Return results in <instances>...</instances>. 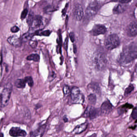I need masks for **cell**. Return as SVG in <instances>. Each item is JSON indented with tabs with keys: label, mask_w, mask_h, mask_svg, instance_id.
Here are the masks:
<instances>
[{
	"label": "cell",
	"mask_w": 137,
	"mask_h": 137,
	"mask_svg": "<svg viewBox=\"0 0 137 137\" xmlns=\"http://www.w3.org/2000/svg\"><path fill=\"white\" fill-rule=\"evenodd\" d=\"M13 90V86L10 83L7 84L1 93V107H6L8 104Z\"/></svg>",
	"instance_id": "6da1fadb"
},
{
	"label": "cell",
	"mask_w": 137,
	"mask_h": 137,
	"mask_svg": "<svg viewBox=\"0 0 137 137\" xmlns=\"http://www.w3.org/2000/svg\"><path fill=\"white\" fill-rule=\"evenodd\" d=\"M120 44V38L116 34L110 35L107 37L105 41V46L108 50H112L116 48Z\"/></svg>",
	"instance_id": "7a4b0ae2"
},
{
	"label": "cell",
	"mask_w": 137,
	"mask_h": 137,
	"mask_svg": "<svg viewBox=\"0 0 137 137\" xmlns=\"http://www.w3.org/2000/svg\"><path fill=\"white\" fill-rule=\"evenodd\" d=\"M71 96L72 102L75 104H82L84 101V97L82 94L80 93L78 87H73L71 91Z\"/></svg>",
	"instance_id": "3957f363"
},
{
	"label": "cell",
	"mask_w": 137,
	"mask_h": 137,
	"mask_svg": "<svg viewBox=\"0 0 137 137\" xmlns=\"http://www.w3.org/2000/svg\"><path fill=\"white\" fill-rule=\"evenodd\" d=\"M99 5L98 2H93L89 5L85 10V14L88 16H93L98 12Z\"/></svg>",
	"instance_id": "277c9868"
},
{
	"label": "cell",
	"mask_w": 137,
	"mask_h": 137,
	"mask_svg": "<svg viewBox=\"0 0 137 137\" xmlns=\"http://www.w3.org/2000/svg\"><path fill=\"white\" fill-rule=\"evenodd\" d=\"M134 48L129 49L128 51H127L126 53L124 54L123 56L124 60H125L127 63H128L137 57V49L136 48L134 50Z\"/></svg>",
	"instance_id": "5b68a950"
},
{
	"label": "cell",
	"mask_w": 137,
	"mask_h": 137,
	"mask_svg": "<svg viewBox=\"0 0 137 137\" xmlns=\"http://www.w3.org/2000/svg\"><path fill=\"white\" fill-rule=\"evenodd\" d=\"M9 134L13 137H24L27 135V133L20 128L13 127L10 130Z\"/></svg>",
	"instance_id": "8992f818"
},
{
	"label": "cell",
	"mask_w": 137,
	"mask_h": 137,
	"mask_svg": "<svg viewBox=\"0 0 137 137\" xmlns=\"http://www.w3.org/2000/svg\"><path fill=\"white\" fill-rule=\"evenodd\" d=\"M106 31L107 29L104 26L101 24H96L93 27L91 33L93 36H98L105 34Z\"/></svg>",
	"instance_id": "52a82bcc"
},
{
	"label": "cell",
	"mask_w": 137,
	"mask_h": 137,
	"mask_svg": "<svg viewBox=\"0 0 137 137\" xmlns=\"http://www.w3.org/2000/svg\"><path fill=\"white\" fill-rule=\"evenodd\" d=\"M99 114V111L98 109L93 107H87L84 113V116L88 117L90 119H94L98 116Z\"/></svg>",
	"instance_id": "ba28073f"
},
{
	"label": "cell",
	"mask_w": 137,
	"mask_h": 137,
	"mask_svg": "<svg viewBox=\"0 0 137 137\" xmlns=\"http://www.w3.org/2000/svg\"><path fill=\"white\" fill-rule=\"evenodd\" d=\"M113 106L109 101H106L103 103L101 107V112L103 115L109 114L112 110Z\"/></svg>",
	"instance_id": "9c48e42d"
},
{
	"label": "cell",
	"mask_w": 137,
	"mask_h": 137,
	"mask_svg": "<svg viewBox=\"0 0 137 137\" xmlns=\"http://www.w3.org/2000/svg\"><path fill=\"white\" fill-rule=\"evenodd\" d=\"M7 41L11 46L16 47L21 46L23 42L21 39L19 38L16 35H13L8 37Z\"/></svg>",
	"instance_id": "30bf717a"
},
{
	"label": "cell",
	"mask_w": 137,
	"mask_h": 137,
	"mask_svg": "<svg viewBox=\"0 0 137 137\" xmlns=\"http://www.w3.org/2000/svg\"><path fill=\"white\" fill-rule=\"evenodd\" d=\"M84 16V11L81 5L77 4L75 8L74 16L77 21H81Z\"/></svg>",
	"instance_id": "8fae6325"
},
{
	"label": "cell",
	"mask_w": 137,
	"mask_h": 137,
	"mask_svg": "<svg viewBox=\"0 0 137 137\" xmlns=\"http://www.w3.org/2000/svg\"><path fill=\"white\" fill-rule=\"evenodd\" d=\"M128 33L131 37L137 35V21L131 23L129 25L128 27Z\"/></svg>",
	"instance_id": "7c38bea8"
},
{
	"label": "cell",
	"mask_w": 137,
	"mask_h": 137,
	"mask_svg": "<svg viewBox=\"0 0 137 137\" xmlns=\"http://www.w3.org/2000/svg\"><path fill=\"white\" fill-rule=\"evenodd\" d=\"M46 127V125L41 126L30 134V137H42L44 133Z\"/></svg>",
	"instance_id": "4fadbf2b"
},
{
	"label": "cell",
	"mask_w": 137,
	"mask_h": 137,
	"mask_svg": "<svg viewBox=\"0 0 137 137\" xmlns=\"http://www.w3.org/2000/svg\"><path fill=\"white\" fill-rule=\"evenodd\" d=\"M43 24L42 17L40 16H36L34 17L30 27L32 29L39 28Z\"/></svg>",
	"instance_id": "5bb4252c"
},
{
	"label": "cell",
	"mask_w": 137,
	"mask_h": 137,
	"mask_svg": "<svg viewBox=\"0 0 137 137\" xmlns=\"http://www.w3.org/2000/svg\"><path fill=\"white\" fill-rule=\"evenodd\" d=\"M88 126V123L87 122L79 125L76 127L73 131V133L75 134H79L86 130Z\"/></svg>",
	"instance_id": "9a60e30c"
},
{
	"label": "cell",
	"mask_w": 137,
	"mask_h": 137,
	"mask_svg": "<svg viewBox=\"0 0 137 137\" xmlns=\"http://www.w3.org/2000/svg\"><path fill=\"white\" fill-rule=\"evenodd\" d=\"M25 81L24 79H17L15 83V86L18 88H24L25 87Z\"/></svg>",
	"instance_id": "2e32d148"
},
{
	"label": "cell",
	"mask_w": 137,
	"mask_h": 137,
	"mask_svg": "<svg viewBox=\"0 0 137 137\" xmlns=\"http://www.w3.org/2000/svg\"><path fill=\"white\" fill-rule=\"evenodd\" d=\"M34 33H31L28 32L24 34L22 37L21 40L22 42H26L30 41L34 35Z\"/></svg>",
	"instance_id": "e0dca14e"
},
{
	"label": "cell",
	"mask_w": 137,
	"mask_h": 137,
	"mask_svg": "<svg viewBox=\"0 0 137 137\" xmlns=\"http://www.w3.org/2000/svg\"><path fill=\"white\" fill-rule=\"evenodd\" d=\"M88 87L91 89L93 91L95 92V93H100V87H99V85L97 83H91L89 85Z\"/></svg>",
	"instance_id": "ac0fdd59"
},
{
	"label": "cell",
	"mask_w": 137,
	"mask_h": 137,
	"mask_svg": "<svg viewBox=\"0 0 137 137\" xmlns=\"http://www.w3.org/2000/svg\"><path fill=\"white\" fill-rule=\"evenodd\" d=\"M27 60L33 61L35 62H38L40 61V56L37 54H32L27 57Z\"/></svg>",
	"instance_id": "d6986e66"
},
{
	"label": "cell",
	"mask_w": 137,
	"mask_h": 137,
	"mask_svg": "<svg viewBox=\"0 0 137 137\" xmlns=\"http://www.w3.org/2000/svg\"><path fill=\"white\" fill-rule=\"evenodd\" d=\"M124 11V8L122 5H118L115 6L113 9V13L114 14H119L122 13Z\"/></svg>",
	"instance_id": "ffe728a7"
},
{
	"label": "cell",
	"mask_w": 137,
	"mask_h": 137,
	"mask_svg": "<svg viewBox=\"0 0 137 137\" xmlns=\"http://www.w3.org/2000/svg\"><path fill=\"white\" fill-rule=\"evenodd\" d=\"M88 99L90 104L95 105L96 102V96L95 94H90L88 96Z\"/></svg>",
	"instance_id": "44dd1931"
},
{
	"label": "cell",
	"mask_w": 137,
	"mask_h": 137,
	"mask_svg": "<svg viewBox=\"0 0 137 137\" xmlns=\"http://www.w3.org/2000/svg\"><path fill=\"white\" fill-rule=\"evenodd\" d=\"M24 80L26 83L28 84V85L30 87H32L33 85V81L31 77L30 76H27L24 78Z\"/></svg>",
	"instance_id": "7402d4cb"
},
{
	"label": "cell",
	"mask_w": 137,
	"mask_h": 137,
	"mask_svg": "<svg viewBox=\"0 0 137 137\" xmlns=\"http://www.w3.org/2000/svg\"><path fill=\"white\" fill-rule=\"evenodd\" d=\"M134 85L132 84H130L125 90L124 93L125 95H128L130 93L134 90Z\"/></svg>",
	"instance_id": "603a6c76"
},
{
	"label": "cell",
	"mask_w": 137,
	"mask_h": 137,
	"mask_svg": "<svg viewBox=\"0 0 137 137\" xmlns=\"http://www.w3.org/2000/svg\"><path fill=\"white\" fill-rule=\"evenodd\" d=\"M33 19H34L33 15H31V14H30L28 16L27 19V23L29 25H31L32 23L33 22Z\"/></svg>",
	"instance_id": "cb8c5ba5"
},
{
	"label": "cell",
	"mask_w": 137,
	"mask_h": 137,
	"mask_svg": "<svg viewBox=\"0 0 137 137\" xmlns=\"http://www.w3.org/2000/svg\"><path fill=\"white\" fill-rule=\"evenodd\" d=\"M63 91L65 95H68V94L71 93V91L70 90L68 86H64L63 88Z\"/></svg>",
	"instance_id": "d4e9b609"
},
{
	"label": "cell",
	"mask_w": 137,
	"mask_h": 137,
	"mask_svg": "<svg viewBox=\"0 0 137 137\" xmlns=\"http://www.w3.org/2000/svg\"><path fill=\"white\" fill-rule=\"evenodd\" d=\"M28 10L27 9H24L23 11L21 13V18L22 20H23L27 16V15L28 14Z\"/></svg>",
	"instance_id": "484cf974"
},
{
	"label": "cell",
	"mask_w": 137,
	"mask_h": 137,
	"mask_svg": "<svg viewBox=\"0 0 137 137\" xmlns=\"http://www.w3.org/2000/svg\"><path fill=\"white\" fill-rule=\"evenodd\" d=\"M131 117L133 119H136L137 118V108H136L133 110L131 114Z\"/></svg>",
	"instance_id": "4316f807"
},
{
	"label": "cell",
	"mask_w": 137,
	"mask_h": 137,
	"mask_svg": "<svg viewBox=\"0 0 137 137\" xmlns=\"http://www.w3.org/2000/svg\"><path fill=\"white\" fill-rule=\"evenodd\" d=\"M19 30V29L16 26H15L14 27H12L11 29V31L13 33H17Z\"/></svg>",
	"instance_id": "83f0119b"
},
{
	"label": "cell",
	"mask_w": 137,
	"mask_h": 137,
	"mask_svg": "<svg viewBox=\"0 0 137 137\" xmlns=\"http://www.w3.org/2000/svg\"><path fill=\"white\" fill-rule=\"evenodd\" d=\"M114 2H117L122 3H127L131 1V0H111Z\"/></svg>",
	"instance_id": "f1b7e54d"
},
{
	"label": "cell",
	"mask_w": 137,
	"mask_h": 137,
	"mask_svg": "<svg viewBox=\"0 0 137 137\" xmlns=\"http://www.w3.org/2000/svg\"><path fill=\"white\" fill-rule=\"evenodd\" d=\"M69 37L71 41L72 42H74L75 41V35L73 32H71L70 33Z\"/></svg>",
	"instance_id": "f546056e"
},
{
	"label": "cell",
	"mask_w": 137,
	"mask_h": 137,
	"mask_svg": "<svg viewBox=\"0 0 137 137\" xmlns=\"http://www.w3.org/2000/svg\"><path fill=\"white\" fill-rule=\"evenodd\" d=\"M29 45H30V46H31L32 48H35L36 47V46H37V42L36 41H30L29 43Z\"/></svg>",
	"instance_id": "4dcf8cb0"
},
{
	"label": "cell",
	"mask_w": 137,
	"mask_h": 137,
	"mask_svg": "<svg viewBox=\"0 0 137 137\" xmlns=\"http://www.w3.org/2000/svg\"><path fill=\"white\" fill-rule=\"evenodd\" d=\"M68 37H67L66 38H65V42H64V46H65V50H67L68 47Z\"/></svg>",
	"instance_id": "1f68e13d"
},
{
	"label": "cell",
	"mask_w": 137,
	"mask_h": 137,
	"mask_svg": "<svg viewBox=\"0 0 137 137\" xmlns=\"http://www.w3.org/2000/svg\"><path fill=\"white\" fill-rule=\"evenodd\" d=\"M67 7H68V6H66V7H65V8H64V9L63 10V11H62V13H63V15H65V13H66L67 9Z\"/></svg>",
	"instance_id": "d6a6232c"
},
{
	"label": "cell",
	"mask_w": 137,
	"mask_h": 137,
	"mask_svg": "<svg viewBox=\"0 0 137 137\" xmlns=\"http://www.w3.org/2000/svg\"><path fill=\"white\" fill-rule=\"evenodd\" d=\"M73 51H74L75 53H76L77 52V47H76V45H73Z\"/></svg>",
	"instance_id": "836d02e7"
},
{
	"label": "cell",
	"mask_w": 137,
	"mask_h": 137,
	"mask_svg": "<svg viewBox=\"0 0 137 137\" xmlns=\"http://www.w3.org/2000/svg\"><path fill=\"white\" fill-rule=\"evenodd\" d=\"M127 137H136V136H134V135H132V134H131L128 136Z\"/></svg>",
	"instance_id": "e575fe53"
},
{
	"label": "cell",
	"mask_w": 137,
	"mask_h": 137,
	"mask_svg": "<svg viewBox=\"0 0 137 137\" xmlns=\"http://www.w3.org/2000/svg\"><path fill=\"white\" fill-rule=\"evenodd\" d=\"M63 120H64V121H65V122H67L68 121V119H67V118H66V117L64 118V119H63Z\"/></svg>",
	"instance_id": "d590c367"
},
{
	"label": "cell",
	"mask_w": 137,
	"mask_h": 137,
	"mask_svg": "<svg viewBox=\"0 0 137 137\" xmlns=\"http://www.w3.org/2000/svg\"></svg>",
	"instance_id": "8d00e7d4"
}]
</instances>
